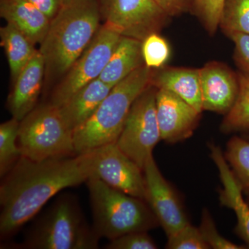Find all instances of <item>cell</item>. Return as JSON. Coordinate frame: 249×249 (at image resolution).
Masks as SVG:
<instances>
[{
  "label": "cell",
  "instance_id": "obj_32",
  "mask_svg": "<svg viewBox=\"0 0 249 249\" xmlns=\"http://www.w3.org/2000/svg\"><path fill=\"white\" fill-rule=\"evenodd\" d=\"M52 20L62 6L61 0H27Z\"/></svg>",
  "mask_w": 249,
  "mask_h": 249
},
{
  "label": "cell",
  "instance_id": "obj_25",
  "mask_svg": "<svg viewBox=\"0 0 249 249\" xmlns=\"http://www.w3.org/2000/svg\"><path fill=\"white\" fill-rule=\"evenodd\" d=\"M144 64L150 69H160L168 61L170 48L168 42L159 33L147 36L142 43Z\"/></svg>",
  "mask_w": 249,
  "mask_h": 249
},
{
  "label": "cell",
  "instance_id": "obj_30",
  "mask_svg": "<svg viewBox=\"0 0 249 249\" xmlns=\"http://www.w3.org/2000/svg\"><path fill=\"white\" fill-rule=\"evenodd\" d=\"M229 36L235 45V63L241 73L249 78V34L233 33Z\"/></svg>",
  "mask_w": 249,
  "mask_h": 249
},
{
  "label": "cell",
  "instance_id": "obj_8",
  "mask_svg": "<svg viewBox=\"0 0 249 249\" xmlns=\"http://www.w3.org/2000/svg\"><path fill=\"white\" fill-rule=\"evenodd\" d=\"M121 37L106 24L101 26L89 45L55 87L49 103L60 107L78 90L99 78Z\"/></svg>",
  "mask_w": 249,
  "mask_h": 249
},
{
  "label": "cell",
  "instance_id": "obj_9",
  "mask_svg": "<svg viewBox=\"0 0 249 249\" xmlns=\"http://www.w3.org/2000/svg\"><path fill=\"white\" fill-rule=\"evenodd\" d=\"M101 19L121 36L142 41L170 18L155 0H99Z\"/></svg>",
  "mask_w": 249,
  "mask_h": 249
},
{
  "label": "cell",
  "instance_id": "obj_34",
  "mask_svg": "<svg viewBox=\"0 0 249 249\" xmlns=\"http://www.w3.org/2000/svg\"><path fill=\"white\" fill-rule=\"evenodd\" d=\"M247 137H245V139H247V140L249 141V134H247Z\"/></svg>",
  "mask_w": 249,
  "mask_h": 249
},
{
  "label": "cell",
  "instance_id": "obj_5",
  "mask_svg": "<svg viewBox=\"0 0 249 249\" xmlns=\"http://www.w3.org/2000/svg\"><path fill=\"white\" fill-rule=\"evenodd\" d=\"M92 212V227L101 238L114 240L160 226L146 201L108 186L99 178L87 181Z\"/></svg>",
  "mask_w": 249,
  "mask_h": 249
},
{
  "label": "cell",
  "instance_id": "obj_24",
  "mask_svg": "<svg viewBox=\"0 0 249 249\" xmlns=\"http://www.w3.org/2000/svg\"><path fill=\"white\" fill-rule=\"evenodd\" d=\"M219 27L227 36L249 34V0H225Z\"/></svg>",
  "mask_w": 249,
  "mask_h": 249
},
{
  "label": "cell",
  "instance_id": "obj_35",
  "mask_svg": "<svg viewBox=\"0 0 249 249\" xmlns=\"http://www.w3.org/2000/svg\"><path fill=\"white\" fill-rule=\"evenodd\" d=\"M248 204H249V202H248Z\"/></svg>",
  "mask_w": 249,
  "mask_h": 249
},
{
  "label": "cell",
  "instance_id": "obj_31",
  "mask_svg": "<svg viewBox=\"0 0 249 249\" xmlns=\"http://www.w3.org/2000/svg\"><path fill=\"white\" fill-rule=\"evenodd\" d=\"M194 0H155L160 9L170 18L191 11Z\"/></svg>",
  "mask_w": 249,
  "mask_h": 249
},
{
  "label": "cell",
  "instance_id": "obj_14",
  "mask_svg": "<svg viewBox=\"0 0 249 249\" xmlns=\"http://www.w3.org/2000/svg\"><path fill=\"white\" fill-rule=\"evenodd\" d=\"M45 76V59L37 50L14 82L8 96L7 107L13 118L22 121L35 109Z\"/></svg>",
  "mask_w": 249,
  "mask_h": 249
},
{
  "label": "cell",
  "instance_id": "obj_4",
  "mask_svg": "<svg viewBox=\"0 0 249 249\" xmlns=\"http://www.w3.org/2000/svg\"><path fill=\"white\" fill-rule=\"evenodd\" d=\"M99 240L76 196L63 193L37 218L19 246L25 249H96Z\"/></svg>",
  "mask_w": 249,
  "mask_h": 249
},
{
  "label": "cell",
  "instance_id": "obj_2",
  "mask_svg": "<svg viewBox=\"0 0 249 249\" xmlns=\"http://www.w3.org/2000/svg\"><path fill=\"white\" fill-rule=\"evenodd\" d=\"M101 19L99 0H72L62 6L39 49L47 79L66 74L93 40Z\"/></svg>",
  "mask_w": 249,
  "mask_h": 249
},
{
  "label": "cell",
  "instance_id": "obj_17",
  "mask_svg": "<svg viewBox=\"0 0 249 249\" xmlns=\"http://www.w3.org/2000/svg\"><path fill=\"white\" fill-rule=\"evenodd\" d=\"M0 16L35 45L42 43L51 24V19L27 0H0Z\"/></svg>",
  "mask_w": 249,
  "mask_h": 249
},
{
  "label": "cell",
  "instance_id": "obj_21",
  "mask_svg": "<svg viewBox=\"0 0 249 249\" xmlns=\"http://www.w3.org/2000/svg\"><path fill=\"white\" fill-rule=\"evenodd\" d=\"M237 76L238 96L221 124L220 131L224 134L249 130V78L241 72Z\"/></svg>",
  "mask_w": 249,
  "mask_h": 249
},
{
  "label": "cell",
  "instance_id": "obj_22",
  "mask_svg": "<svg viewBox=\"0 0 249 249\" xmlns=\"http://www.w3.org/2000/svg\"><path fill=\"white\" fill-rule=\"evenodd\" d=\"M19 122L12 119L0 125V177L4 178L22 157L18 144Z\"/></svg>",
  "mask_w": 249,
  "mask_h": 249
},
{
  "label": "cell",
  "instance_id": "obj_28",
  "mask_svg": "<svg viewBox=\"0 0 249 249\" xmlns=\"http://www.w3.org/2000/svg\"><path fill=\"white\" fill-rule=\"evenodd\" d=\"M204 240L210 248L214 249H242L245 247L235 245L228 240L218 232L212 216L209 210H203L200 227L199 228Z\"/></svg>",
  "mask_w": 249,
  "mask_h": 249
},
{
  "label": "cell",
  "instance_id": "obj_19",
  "mask_svg": "<svg viewBox=\"0 0 249 249\" xmlns=\"http://www.w3.org/2000/svg\"><path fill=\"white\" fill-rule=\"evenodd\" d=\"M142 41L122 36L99 79L114 87L145 65L142 52Z\"/></svg>",
  "mask_w": 249,
  "mask_h": 249
},
{
  "label": "cell",
  "instance_id": "obj_20",
  "mask_svg": "<svg viewBox=\"0 0 249 249\" xmlns=\"http://www.w3.org/2000/svg\"><path fill=\"white\" fill-rule=\"evenodd\" d=\"M0 38L14 82L37 50L29 37L10 23L0 29Z\"/></svg>",
  "mask_w": 249,
  "mask_h": 249
},
{
  "label": "cell",
  "instance_id": "obj_29",
  "mask_svg": "<svg viewBox=\"0 0 249 249\" xmlns=\"http://www.w3.org/2000/svg\"><path fill=\"white\" fill-rule=\"evenodd\" d=\"M107 249H157L158 247L147 232H134L109 240Z\"/></svg>",
  "mask_w": 249,
  "mask_h": 249
},
{
  "label": "cell",
  "instance_id": "obj_33",
  "mask_svg": "<svg viewBox=\"0 0 249 249\" xmlns=\"http://www.w3.org/2000/svg\"><path fill=\"white\" fill-rule=\"evenodd\" d=\"M71 1L72 0H61L62 6H63V5L69 4V3L71 2Z\"/></svg>",
  "mask_w": 249,
  "mask_h": 249
},
{
  "label": "cell",
  "instance_id": "obj_3",
  "mask_svg": "<svg viewBox=\"0 0 249 249\" xmlns=\"http://www.w3.org/2000/svg\"><path fill=\"white\" fill-rule=\"evenodd\" d=\"M152 75L143 65L113 87L89 120L73 132L77 155L116 142L134 101L151 85Z\"/></svg>",
  "mask_w": 249,
  "mask_h": 249
},
{
  "label": "cell",
  "instance_id": "obj_23",
  "mask_svg": "<svg viewBox=\"0 0 249 249\" xmlns=\"http://www.w3.org/2000/svg\"><path fill=\"white\" fill-rule=\"evenodd\" d=\"M224 157L242 191L249 193V141L239 137H232L227 142Z\"/></svg>",
  "mask_w": 249,
  "mask_h": 249
},
{
  "label": "cell",
  "instance_id": "obj_16",
  "mask_svg": "<svg viewBox=\"0 0 249 249\" xmlns=\"http://www.w3.org/2000/svg\"><path fill=\"white\" fill-rule=\"evenodd\" d=\"M112 88L97 78L78 90L58 107L67 126L74 132L89 120Z\"/></svg>",
  "mask_w": 249,
  "mask_h": 249
},
{
  "label": "cell",
  "instance_id": "obj_18",
  "mask_svg": "<svg viewBox=\"0 0 249 249\" xmlns=\"http://www.w3.org/2000/svg\"><path fill=\"white\" fill-rule=\"evenodd\" d=\"M151 85L157 89L171 91L199 112H202L199 69L168 67L152 75Z\"/></svg>",
  "mask_w": 249,
  "mask_h": 249
},
{
  "label": "cell",
  "instance_id": "obj_11",
  "mask_svg": "<svg viewBox=\"0 0 249 249\" xmlns=\"http://www.w3.org/2000/svg\"><path fill=\"white\" fill-rule=\"evenodd\" d=\"M95 150L96 164L91 178H99L111 188L145 201L146 186L143 170L121 151L116 142Z\"/></svg>",
  "mask_w": 249,
  "mask_h": 249
},
{
  "label": "cell",
  "instance_id": "obj_1",
  "mask_svg": "<svg viewBox=\"0 0 249 249\" xmlns=\"http://www.w3.org/2000/svg\"><path fill=\"white\" fill-rule=\"evenodd\" d=\"M96 150L44 160L19 159L1 178L0 236L12 237L59 192L79 186L93 177Z\"/></svg>",
  "mask_w": 249,
  "mask_h": 249
},
{
  "label": "cell",
  "instance_id": "obj_7",
  "mask_svg": "<svg viewBox=\"0 0 249 249\" xmlns=\"http://www.w3.org/2000/svg\"><path fill=\"white\" fill-rule=\"evenodd\" d=\"M157 91L151 85L136 99L116 142L142 170L161 140L156 108Z\"/></svg>",
  "mask_w": 249,
  "mask_h": 249
},
{
  "label": "cell",
  "instance_id": "obj_10",
  "mask_svg": "<svg viewBox=\"0 0 249 249\" xmlns=\"http://www.w3.org/2000/svg\"><path fill=\"white\" fill-rule=\"evenodd\" d=\"M146 186L145 201L167 237L190 224L181 198L159 169L153 156L143 169Z\"/></svg>",
  "mask_w": 249,
  "mask_h": 249
},
{
  "label": "cell",
  "instance_id": "obj_26",
  "mask_svg": "<svg viewBox=\"0 0 249 249\" xmlns=\"http://www.w3.org/2000/svg\"><path fill=\"white\" fill-rule=\"evenodd\" d=\"M225 0H194L191 11L202 23L210 35H213L219 27Z\"/></svg>",
  "mask_w": 249,
  "mask_h": 249
},
{
  "label": "cell",
  "instance_id": "obj_12",
  "mask_svg": "<svg viewBox=\"0 0 249 249\" xmlns=\"http://www.w3.org/2000/svg\"><path fill=\"white\" fill-rule=\"evenodd\" d=\"M156 108L161 140L167 143L191 137L200 120L201 113L168 90L157 89Z\"/></svg>",
  "mask_w": 249,
  "mask_h": 249
},
{
  "label": "cell",
  "instance_id": "obj_27",
  "mask_svg": "<svg viewBox=\"0 0 249 249\" xmlns=\"http://www.w3.org/2000/svg\"><path fill=\"white\" fill-rule=\"evenodd\" d=\"M165 248L168 249H210L199 228L191 224L168 237Z\"/></svg>",
  "mask_w": 249,
  "mask_h": 249
},
{
  "label": "cell",
  "instance_id": "obj_6",
  "mask_svg": "<svg viewBox=\"0 0 249 249\" xmlns=\"http://www.w3.org/2000/svg\"><path fill=\"white\" fill-rule=\"evenodd\" d=\"M18 144L22 157L37 161L77 155L73 131L50 103L36 106L20 121Z\"/></svg>",
  "mask_w": 249,
  "mask_h": 249
},
{
  "label": "cell",
  "instance_id": "obj_13",
  "mask_svg": "<svg viewBox=\"0 0 249 249\" xmlns=\"http://www.w3.org/2000/svg\"><path fill=\"white\" fill-rule=\"evenodd\" d=\"M199 70L203 111L226 115L238 96V76L219 62H209Z\"/></svg>",
  "mask_w": 249,
  "mask_h": 249
},
{
  "label": "cell",
  "instance_id": "obj_15",
  "mask_svg": "<svg viewBox=\"0 0 249 249\" xmlns=\"http://www.w3.org/2000/svg\"><path fill=\"white\" fill-rule=\"evenodd\" d=\"M211 157L217 166L222 188L219 201L222 206L232 209L237 217L235 232L249 247V205L242 196V188L231 166L228 164L222 149L214 143L209 144Z\"/></svg>",
  "mask_w": 249,
  "mask_h": 249
}]
</instances>
